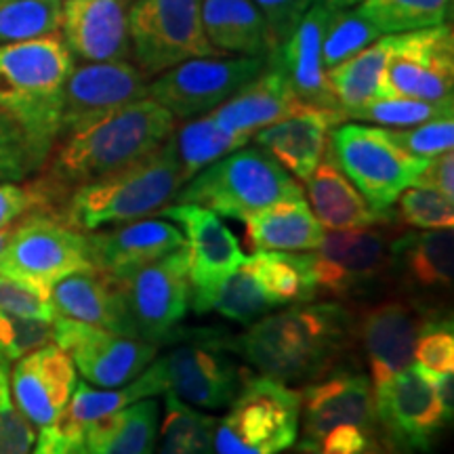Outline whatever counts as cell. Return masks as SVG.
<instances>
[{
  "mask_svg": "<svg viewBox=\"0 0 454 454\" xmlns=\"http://www.w3.org/2000/svg\"><path fill=\"white\" fill-rule=\"evenodd\" d=\"M184 244L185 238L177 227L160 219H137L107 231L87 234L93 268L118 280Z\"/></svg>",
  "mask_w": 454,
  "mask_h": 454,
  "instance_id": "d4e9b609",
  "label": "cell"
},
{
  "mask_svg": "<svg viewBox=\"0 0 454 454\" xmlns=\"http://www.w3.org/2000/svg\"><path fill=\"white\" fill-rule=\"evenodd\" d=\"M454 36L438 24L394 34L381 76V98H408L444 104L452 101Z\"/></svg>",
  "mask_w": 454,
  "mask_h": 454,
  "instance_id": "4fadbf2b",
  "label": "cell"
},
{
  "mask_svg": "<svg viewBox=\"0 0 454 454\" xmlns=\"http://www.w3.org/2000/svg\"><path fill=\"white\" fill-rule=\"evenodd\" d=\"M328 141V158L362 192L368 207L385 223H391L395 200L417 184L429 158L408 154L389 137L387 129L364 124H339L331 130Z\"/></svg>",
  "mask_w": 454,
  "mask_h": 454,
  "instance_id": "52a82bcc",
  "label": "cell"
},
{
  "mask_svg": "<svg viewBox=\"0 0 454 454\" xmlns=\"http://www.w3.org/2000/svg\"><path fill=\"white\" fill-rule=\"evenodd\" d=\"M331 13L333 9L316 3L301 17L291 36L278 44L268 57V66L276 67L286 78L301 104L322 110H339L322 66V36Z\"/></svg>",
  "mask_w": 454,
  "mask_h": 454,
  "instance_id": "cb8c5ba5",
  "label": "cell"
},
{
  "mask_svg": "<svg viewBox=\"0 0 454 454\" xmlns=\"http://www.w3.org/2000/svg\"><path fill=\"white\" fill-rule=\"evenodd\" d=\"M59 30L76 59L87 64L129 59V0H61Z\"/></svg>",
  "mask_w": 454,
  "mask_h": 454,
  "instance_id": "603a6c76",
  "label": "cell"
},
{
  "mask_svg": "<svg viewBox=\"0 0 454 454\" xmlns=\"http://www.w3.org/2000/svg\"><path fill=\"white\" fill-rule=\"evenodd\" d=\"M391 43L394 34H387L374 41L371 47L345 59L343 64L326 70L328 87L339 110L345 114V121L349 112L360 110L362 106L381 98V76Z\"/></svg>",
  "mask_w": 454,
  "mask_h": 454,
  "instance_id": "d6a6232c",
  "label": "cell"
},
{
  "mask_svg": "<svg viewBox=\"0 0 454 454\" xmlns=\"http://www.w3.org/2000/svg\"><path fill=\"white\" fill-rule=\"evenodd\" d=\"M303 198V187L261 147H238L194 175L175 198L244 221L271 204Z\"/></svg>",
  "mask_w": 454,
  "mask_h": 454,
  "instance_id": "5b68a950",
  "label": "cell"
},
{
  "mask_svg": "<svg viewBox=\"0 0 454 454\" xmlns=\"http://www.w3.org/2000/svg\"><path fill=\"white\" fill-rule=\"evenodd\" d=\"M387 133L402 150L417 158H435L452 152L454 145L452 116L435 118V121L417 124V127L387 130Z\"/></svg>",
  "mask_w": 454,
  "mask_h": 454,
  "instance_id": "7dc6e473",
  "label": "cell"
},
{
  "mask_svg": "<svg viewBox=\"0 0 454 454\" xmlns=\"http://www.w3.org/2000/svg\"><path fill=\"white\" fill-rule=\"evenodd\" d=\"M268 21V27L276 47L291 36L294 27L308 11L314 7L316 0H253Z\"/></svg>",
  "mask_w": 454,
  "mask_h": 454,
  "instance_id": "816d5d0a",
  "label": "cell"
},
{
  "mask_svg": "<svg viewBox=\"0 0 454 454\" xmlns=\"http://www.w3.org/2000/svg\"><path fill=\"white\" fill-rule=\"evenodd\" d=\"M301 394L270 377L244 379L215 425V454H282L299 435Z\"/></svg>",
  "mask_w": 454,
  "mask_h": 454,
  "instance_id": "ba28073f",
  "label": "cell"
},
{
  "mask_svg": "<svg viewBox=\"0 0 454 454\" xmlns=\"http://www.w3.org/2000/svg\"><path fill=\"white\" fill-rule=\"evenodd\" d=\"M51 301H53L57 316L130 337L121 286L116 278L104 271L90 268L66 276L51 288Z\"/></svg>",
  "mask_w": 454,
  "mask_h": 454,
  "instance_id": "83f0119b",
  "label": "cell"
},
{
  "mask_svg": "<svg viewBox=\"0 0 454 454\" xmlns=\"http://www.w3.org/2000/svg\"><path fill=\"white\" fill-rule=\"evenodd\" d=\"M15 406L38 427L59 423L76 387V366L57 345H44L20 357L11 374Z\"/></svg>",
  "mask_w": 454,
  "mask_h": 454,
  "instance_id": "7402d4cb",
  "label": "cell"
},
{
  "mask_svg": "<svg viewBox=\"0 0 454 454\" xmlns=\"http://www.w3.org/2000/svg\"><path fill=\"white\" fill-rule=\"evenodd\" d=\"M308 254L317 297H354L371 291L387 274L389 240L372 225L333 230Z\"/></svg>",
  "mask_w": 454,
  "mask_h": 454,
  "instance_id": "9a60e30c",
  "label": "cell"
},
{
  "mask_svg": "<svg viewBox=\"0 0 454 454\" xmlns=\"http://www.w3.org/2000/svg\"><path fill=\"white\" fill-rule=\"evenodd\" d=\"M303 408V442L299 448H314L328 431L339 425L356 427L374 434L377 408L371 379L360 372H337L325 381L309 385L301 394Z\"/></svg>",
  "mask_w": 454,
  "mask_h": 454,
  "instance_id": "ffe728a7",
  "label": "cell"
},
{
  "mask_svg": "<svg viewBox=\"0 0 454 454\" xmlns=\"http://www.w3.org/2000/svg\"><path fill=\"white\" fill-rule=\"evenodd\" d=\"M387 274L404 297L431 309L435 299L452 293L454 234L452 227L408 231L389 244Z\"/></svg>",
  "mask_w": 454,
  "mask_h": 454,
  "instance_id": "d6986e66",
  "label": "cell"
},
{
  "mask_svg": "<svg viewBox=\"0 0 454 454\" xmlns=\"http://www.w3.org/2000/svg\"><path fill=\"white\" fill-rule=\"evenodd\" d=\"M356 322L340 303H299L268 314L230 337V351L280 383L331 371L351 345Z\"/></svg>",
  "mask_w": 454,
  "mask_h": 454,
  "instance_id": "6da1fadb",
  "label": "cell"
},
{
  "mask_svg": "<svg viewBox=\"0 0 454 454\" xmlns=\"http://www.w3.org/2000/svg\"><path fill=\"white\" fill-rule=\"evenodd\" d=\"M305 184L316 219L328 230H360L385 223L331 158H322Z\"/></svg>",
  "mask_w": 454,
  "mask_h": 454,
  "instance_id": "4dcf8cb0",
  "label": "cell"
},
{
  "mask_svg": "<svg viewBox=\"0 0 454 454\" xmlns=\"http://www.w3.org/2000/svg\"><path fill=\"white\" fill-rule=\"evenodd\" d=\"M414 185H427L454 200V156L452 152L429 158L425 164L421 177Z\"/></svg>",
  "mask_w": 454,
  "mask_h": 454,
  "instance_id": "11a10c76",
  "label": "cell"
},
{
  "mask_svg": "<svg viewBox=\"0 0 454 454\" xmlns=\"http://www.w3.org/2000/svg\"><path fill=\"white\" fill-rule=\"evenodd\" d=\"M53 340V322L0 311V362L20 360Z\"/></svg>",
  "mask_w": 454,
  "mask_h": 454,
  "instance_id": "f6af8a7d",
  "label": "cell"
},
{
  "mask_svg": "<svg viewBox=\"0 0 454 454\" xmlns=\"http://www.w3.org/2000/svg\"><path fill=\"white\" fill-rule=\"evenodd\" d=\"M303 106L305 104H301L297 95L293 93L286 78L276 67L265 66L257 78H253L230 99L208 112V116L221 129L251 141L257 130L284 121Z\"/></svg>",
  "mask_w": 454,
  "mask_h": 454,
  "instance_id": "4316f807",
  "label": "cell"
},
{
  "mask_svg": "<svg viewBox=\"0 0 454 454\" xmlns=\"http://www.w3.org/2000/svg\"><path fill=\"white\" fill-rule=\"evenodd\" d=\"M244 223L247 240L254 251H314L325 236L305 198L261 208L248 215Z\"/></svg>",
  "mask_w": 454,
  "mask_h": 454,
  "instance_id": "f546056e",
  "label": "cell"
},
{
  "mask_svg": "<svg viewBox=\"0 0 454 454\" xmlns=\"http://www.w3.org/2000/svg\"><path fill=\"white\" fill-rule=\"evenodd\" d=\"M74 57L57 34L0 44V110L20 122L44 160L61 133V98Z\"/></svg>",
  "mask_w": 454,
  "mask_h": 454,
  "instance_id": "3957f363",
  "label": "cell"
},
{
  "mask_svg": "<svg viewBox=\"0 0 454 454\" xmlns=\"http://www.w3.org/2000/svg\"><path fill=\"white\" fill-rule=\"evenodd\" d=\"M268 66L265 57H194L158 74L147 98L175 118H196L219 107Z\"/></svg>",
  "mask_w": 454,
  "mask_h": 454,
  "instance_id": "7c38bea8",
  "label": "cell"
},
{
  "mask_svg": "<svg viewBox=\"0 0 454 454\" xmlns=\"http://www.w3.org/2000/svg\"><path fill=\"white\" fill-rule=\"evenodd\" d=\"M429 379H431V383H434L435 391H438V397H440L442 406H444L446 414L452 419V412H454V377H452V372H429Z\"/></svg>",
  "mask_w": 454,
  "mask_h": 454,
  "instance_id": "9f6ffc18",
  "label": "cell"
},
{
  "mask_svg": "<svg viewBox=\"0 0 454 454\" xmlns=\"http://www.w3.org/2000/svg\"><path fill=\"white\" fill-rule=\"evenodd\" d=\"M381 36V30L362 13L357 4L349 9L333 11L325 36H322V66L325 70H331L360 53L362 49L371 47Z\"/></svg>",
  "mask_w": 454,
  "mask_h": 454,
  "instance_id": "ab89813d",
  "label": "cell"
},
{
  "mask_svg": "<svg viewBox=\"0 0 454 454\" xmlns=\"http://www.w3.org/2000/svg\"><path fill=\"white\" fill-rule=\"evenodd\" d=\"M377 423L391 442L414 452H429L446 423H450L438 391L423 366H408L374 389Z\"/></svg>",
  "mask_w": 454,
  "mask_h": 454,
  "instance_id": "2e32d148",
  "label": "cell"
},
{
  "mask_svg": "<svg viewBox=\"0 0 454 454\" xmlns=\"http://www.w3.org/2000/svg\"><path fill=\"white\" fill-rule=\"evenodd\" d=\"M0 311L44 322H53L57 317L49 293L7 276H0Z\"/></svg>",
  "mask_w": 454,
  "mask_h": 454,
  "instance_id": "f907efd6",
  "label": "cell"
},
{
  "mask_svg": "<svg viewBox=\"0 0 454 454\" xmlns=\"http://www.w3.org/2000/svg\"><path fill=\"white\" fill-rule=\"evenodd\" d=\"M36 442L32 423L15 406L9 391L7 364L0 362V454H30Z\"/></svg>",
  "mask_w": 454,
  "mask_h": 454,
  "instance_id": "c3c4849f",
  "label": "cell"
},
{
  "mask_svg": "<svg viewBox=\"0 0 454 454\" xmlns=\"http://www.w3.org/2000/svg\"><path fill=\"white\" fill-rule=\"evenodd\" d=\"M202 27L221 55L268 59L276 49L268 21L253 0H202Z\"/></svg>",
  "mask_w": 454,
  "mask_h": 454,
  "instance_id": "f1b7e54d",
  "label": "cell"
},
{
  "mask_svg": "<svg viewBox=\"0 0 454 454\" xmlns=\"http://www.w3.org/2000/svg\"><path fill=\"white\" fill-rule=\"evenodd\" d=\"M51 208H53V200L41 179L27 185H20L17 181L0 184V231L26 217L27 213L51 211Z\"/></svg>",
  "mask_w": 454,
  "mask_h": 454,
  "instance_id": "681fc988",
  "label": "cell"
},
{
  "mask_svg": "<svg viewBox=\"0 0 454 454\" xmlns=\"http://www.w3.org/2000/svg\"><path fill=\"white\" fill-rule=\"evenodd\" d=\"M118 286L130 337L158 345L190 308V257L185 244L121 278Z\"/></svg>",
  "mask_w": 454,
  "mask_h": 454,
  "instance_id": "8fae6325",
  "label": "cell"
},
{
  "mask_svg": "<svg viewBox=\"0 0 454 454\" xmlns=\"http://www.w3.org/2000/svg\"><path fill=\"white\" fill-rule=\"evenodd\" d=\"M190 305L198 314L217 311L240 325H253L254 320L271 314V309L276 308L254 280V276L242 265L225 276L211 291L190 297Z\"/></svg>",
  "mask_w": 454,
  "mask_h": 454,
  "instance_id": "8d00e7d4",
  "label": "cell"
},
{
  "mask_svg": "<svg viewBox=\"0 0 454 454\" xmlns=\"http://www.w3.org/2000/svg\"><path fill=\"white\" fill-rule=\"evenodd\" d=\"M357 454H397L394 448H389V446H385V444H379L377 440H371L368 442V446L364 448V450L362 452H357Z\"/></svg>",
  "mask_w": 454,
  "mask_h": 454,
  "instance_id": "680465c9",
  "label": "cell"
},
{
  "mask_svg": "<svg viewBox=\"0 0 454 454\" xmlns=\"http://www.w3.org/2000/svg\"><path fill=\"white\" fill-rule=\"evenodd\" d=\"M167 395L160 454H215L213 417L194 411L179 397Z\"/></svg>",
  "mask_w": 454,
  "mask_h": 454,
  "instance_id": "74e56055",
  "label": "cell"
},
{
  "mask_svg": "<svg viewBox=\"0 0 454 454\" xmlns=\"http://www.w3.org/2000/svg\"><path fill=\"white\" fill-rule=\"evenodd\" d=\"M452 101L434 104V101L408 99V98H379L371 104L362 106L360 110L348 114V121L377 122L383 127L408 129L417 124L435 121V118L452 116Z\"/></svg>",
  "mask_w": 454,
  "mask_h": 454,
  "instance_id": "b9f144b4",
  "label": "cell"
},
{
  "mask_svg": "<svg viewBox=\"0 0 454 454\" xmlns=\"http://www.w3.org/2000/svg\"><path fill=\"white\" fill-rule=\"evenodd\" d=\"M30 454H89L82 435L61 429L59 425L43 427Z\"/></svg>",
  "mask_w": 454,
  "mask_h": 454,
  "instance_id": "db71d44e",
  "label": "cell"
},
{
  "mask_svg": "<svg viewBox=\"0 0 454 454\" xmlns=\"http://www.w3.org/2000/svg\"><path fill=\"white\" fill-rule=\"evenodd\" d=\"M230 337L219 328L175 326L158 343L167 351L150 364L162 394L200 408L230 404L244 383L242 372L230 357Z\"/></svg>",
  "mask_w": 454,
  "mask_h": 454,
  "instance_id": "8992f818",
  "label": "cell"
},
{
  "mask_svg": "<svg viewBox=\"0 0 454 454\" xmlns=\"http://www.w3.org/2000/svg\"><path fill=\"white\" fill-rule=\"evenodd\" d=\"M93 268L87 234L74 230L51 211H32L11 227L0 251V276L49 293L66 276Z\"/></svg>",
  "mask_w": 454,
  "mask_h": 454,
  "instance_id": "9c48e42d",
  "label": "cell"
},
{
  "mask_svg": "<svg viewBox=\"0 0 454 454\" xmlns=\"http://www.w3.org/2000/svg\"><path fill=\"white\" fill-rule=\"evenodd\" d=\"M371 440V431L356 427V425H339L322 438L317 450L320 454H357L364 450Z\"/></svg>",
  "mask_w": 454,
  "mask_h": 454,
  "instance_id": "f5cc1de1",
  "label": "cell"
},
{
  "mask_svg": "<svg viewBox=\"0 0 454 454\" xmlns=\"http://www.w3.org/2000/svg\"><path fill=\"white\" fill-rule=\"evenodd\" d=\"M434 309L419 301L394 297L366 309L360 317V339L371 366L372 389L411 366L414 343Z\"/></svg>",
  "mask_w": 454,
  "mask_h": 454,
  "instance_id": "ac0fdd59",
  "label": "cell"
},
{
  "mask_svg": "<svg viewBox=\"0 0 454 454\" xmlns=\"http://www.w3.org/2000/svg\"><path fill=\"white\" fill-rule=\"evenodd\" d=\"M59 17L61 0H0V44L55 34Z\"/></svg>",
  "mask_w": 454,
  "mask_h": 454,
  "instance_id": "60d3db41",
  "label": "cell"
},
{
  "mask_svg": "<svg viewBox=\"0 0 454 454\" xmlns=\"http://www.w3.org/2000/svg\"><path fill=\"white\" fill-rule=\"evenodd\" d=\"M160 213L184 230L190 257V297L211 291L242 265L244 253L240 244L217 213L198 204L179 202L168 204Z\"/></svg>",
  "mask_w": 454,
  "mask_h": 454,
  "instance_id": "44dd1931",
  "label": "cell"
},
{
  "mask_svg": "<svg viewBox=\"0 0 454 454\" xmlns=\"http://www.w3.org/2000/svg\"><path fill=\"white\" fill-rule=\"evenodd\" d=\"M147 98V76L127 59L74 67L64 84L59 137Z\"/></svg>",
  "mask_w": 454,
  "mask_h": 454,
  "instance_id": "e0dca14e",
  "label": "cell"
},
{
  "mask_svg": "<svg viewBox=\"0 0 454 454\" xmlns=\"http://www.w3.org/2000/svg\"><path fill=\"white\" fill-rule=\"evenodd\" d=\"M414 357L429 372H454V328L452 317L434 311L419 333Z\"/></svg>",
  "mask_w": 454,
  "mask_h": 454,
  "instance_id": "bcb514c9",
  "label": "cell"
},
{
  "mask_svg": "<svg viewBox=\"0 0 454 454\" xmlns=\"http://www.w3.org/2000/svg\"><path fill=\"white\" fill-rule=\"evenodd\" d=\"M394 219L419 230H440L454 225V200L427 185H411L397 198Z\"/></svg>",
  "mask_w": 454,
  "mask_h": 454,
  "instance_id": "7bdbcfd3",
  "label": "cell"
},
{
  "mask_svg": "<svg viewBox=\"0 0 454 454\" xmlns=\"http://www.w3.org/2000/svg\"><path fill=\"white\" fill-rule=\"evenodd\" d=\"M187 184L168 139L154 154L70 192L61 221L78 231L121 225L160 213Z\"/></svg>",
  "mask_w": 454,
  "mask_h": 454,
  "instance_id": "277c9868",
  "label": "cell"
},
{
  "mask_svg": "<svg viewBox=\"0 0 454 454\" xmlns=\"http://www.w3.org/2000/svg\"><path fill=\"white\" fill-rule=\"evenodd\" d=\"M162 394L160 381H158L156 372L150 368H145L144 374H139L137 379L127 383V387L104 391V389H93L87 383H78L74 387V394L67 402L64 414L59 419V427L72 434L82 435V431L89 427L90 423L99 421V419L107 417V414L122 411L124 406L135 404V402L145 400L150 395Z\"/></svg>",
  "mask_w": 454,
  "mask_h": 454,
  "instance_id": "e575fe53",
  "label": "cell"
},
{
  "mask_svg": "<svg viewBox=\"0 0 454 454\" xmlns=\"http://www.w3.org/2000/svg\"><path fill=\"white\" fill-rule=\"evenodd\" d=\"M299 454H320V450H314V448H299Z\"/></svg>",
  "mask_w": 454,
  "mask_h": 454,
  "instance_id": "94428289",
  "label": "cell"
},
{
  "mask_svg": "<svg viewBox=\"0 0 454 454\" xmlns=\"http://www.w3.org/2000/svg\"><path fill=\"white\" fill-rule=\"evenodd\" d=\"M317 4H322V7H328L333 11L337 9H349V7H356V4H360L362 0H316Z\"/></svg>",
  "mask_w": 454,
  "mask_h": 454,
  "instance_id": "6f0895ef",
  "label": "cell"
},
{
  "mask_svg": "<svg viewBox=\"0 0 454 454\" xmlns=\"http://www.w3.org/2000/svg\"><path fill=\"white\" fill-rule=\"evenodd\" d=\"M175 130V116L150 98L66 135L49 170L41 177L53 204L90 181L139 162L167 144Z\"/></svg>",
  "mask_w": 454,
  "mask_h": 454,
  "instance_id": "7a4b0ae2",
  "label": "cell"
},
{
  "mask_svg": "<svg viewBox=\"0 0 454 454\" xmlns=\"http://www.w3.org/2000/svg\"><path fill=\"white\" fill-rule=\"evenodd\" d=\"M47 162L38 154L26 130L7 112L0 110V184L21 181Z\"/></svg>",
  "mask_w": 454,
  "mask_h": 454,
  "instance_id": "ee69618b",
  "label": "cell"
},
{
  "mask_svg": "<svg viewBox=\"0 0 454 454\" xmlns=\"http://www.w3.org/2000/svg\"><path fill=\"white\" fill-rule=\"evenodd\" d=\"M9 231H11V227H7V230H3V231H0V251H3L4 242H7V238H9Z\"/></svg>",
  "mask_w": 454,
  "mask_h": 454,
  "instance_id": "91938a15",
  "label": "cell"
},
{
  "mask_svg": "<svg viewBox=\"0 0 454 454\" xmlns=\"http://www.w3.org/2000/svg\"><path fill=\"white\" fill-rule=\"evenodd\" d=\"M156 440L158 404L150 397L107 414L82 431L89 454H154Z\"/></svg>",
  "mask_w": 454,
  "mask_h": 454,
  "instance_id": "1f68e13d",
  "label": "cell"
},
{
  "mask_svg": "<svg viewBox=\"0 0 454 454\" xmlns=\"http://www.w3.org/2000/svg\"><path fill=\"white\" fill-rule=\"evenodd\" d=\"M357 7L387 36L444 24L452 0H362Z\"/></svg>",
  "mask_w": 454,
  "mask_h": 454,
  "instance_id": "f35d334b",
  "label": "cell"
},
{
  "mask_svg": "<svg viewBox=\"0 0 454 454\" xmlns=\"http://www.w3.org/2000/svg\"><path fill=\"white\" fill-rule=\"evenodd\" d=\"M340 122H345L343 112L303 106L284 121L257 130L253 139L282 168L305 181L326 156L328 135Z\"/></svg>",
  "mask_w": 454,
  "mask_h": 454,
  "instance_id": "484cf974",
  "label": "cell"
},
{
  "mask_svg": "<svg viewBox=\"0 0 454 454\" xmlns=\"http://www.w3.org/2000/svg\"><path fill=\"white\" fill-rule=\"evenodd\" d=\"M53 340L72 357L87 381L106 389L122 387L137 379L160 349L150 340L122 337L64 316L53 320Z\"/></svg>",
  "mask_w": 454,
  "mask_h": 454,
  "instance_id": "5bb4252c",
  "label": "cell"
},
{
  "mask_svg": "<svg viewBox=\"0 0 454 454\" xmlns=\"http://www.w3.org/2000/svg\"><path fill=\"white\" fill-rule=\"evenodd\" d=\"M130 55L145 76L194 57L221 55L202 27V0H137L129 9Z\"/></svg>",
  "mask_w": 454,
  "mask_h": 454,
  "instance_id": "30bf717a",
  "label": "cell"
},
{
  "mask_svg": "<svg viewBox=\"0 0 454 454\" xmlns=\"http://www.w3.org/2000/svg\"><path fill=\"white\" fill-rule=\"evenodd\" d=\"M242 268L251 271L276 308L309 303L317 297L308 253L257 251L244 257Z\"/></svg>",
  "mask_w": 454,
  "mask_h": 454,
  "instance_id": "836d02e7",
  "label": "cell"
},
{
  "mask_svg": "<svg viewBox=\"0 0 454 454\" xmlns=\"http://www.w3.org/2000/svg\"><path fill=\"white\" fill-rule=\"evenodd\" d=\"M168 144L173 147V154L177 158L185 181H190L208 164L247 145L248 139L221 129L207 114L204 118L190 121L175 129L168 137Z\"/></svg>",
  "mask_w": 454,
  "mask_h": 454,
  "instance_id": "d590c367",
  "label": "cell"
}]
</instances>
